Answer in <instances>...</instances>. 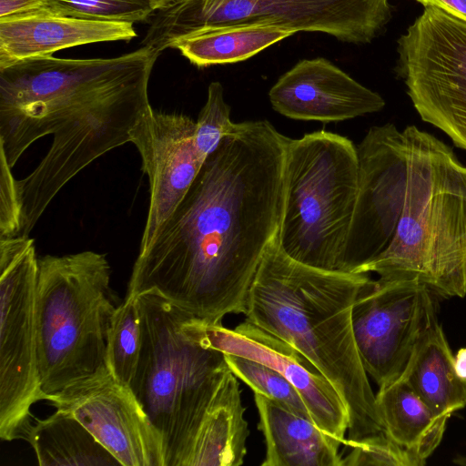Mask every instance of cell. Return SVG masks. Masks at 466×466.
Wrapping results in <instances>:
<instances>
[{"mask_svg": "<svg viewBox=\"0 0 466 466\" xmlns=\"http://www.w3.org/2000/svg\"><path fill=\"white\" fill-rule=\"evenodd\" d=\"M289 139L268 120L235 123L138 252L126 297L157 294L207 324L245 314L254 277L279 233Z\"/></svg>", "mask_w": 466, "mask_h": 466, "instance_id": "cell-1", "label": "cell"}, {"mask_svg": "<svg viewBox=\"0 0 466 466\" xmlns=\"http://www.w3.org/2000/svg\"><path fill=\"white\" fill-rule=\"evenodd\" d=\"M160 53L141 46L107 58L38 56L0 68V155L13 168L39 138L52 144L15 179L19 235L29 237L48 205L80 171L131 141L151 106L148 83Z\"/></svg>", "mask_w": 466, "mask_h": 466, "instance_id": "cell-2", "label": "cell"}, {"mask_svg": "<svg viewBox=\"0 0 466 466\" xmlns=\"http://www.w3.org/2000/svg\"><path fill=\"white\" fill-rule=\"evenodd\" d=\"M370 279V273L299 263L283 251L277 235L254 277L244 314L299 350L335 387L348 410L349 440L385 433L352 325L353 305Z\"/></svg>", "mask_w": 466, "mask_h": 466, "instance_id": "cell-3", "label": "cell"}, {"mask_svg": "<svg viewBox=\"0 0 466 466\" xmlns=\"http://www.w3.org/2000/svg\"><path fill=\"white\" fill-rule=\"evenodd\" d=\"M137 299L142 345L129 388L159 434L164 466H186L208 414L237 378L198 319L155 293Z\"/></svg>", "mask_w": 466, "mask_h": 466, "instance_id": "cell-4", "label": "cell"}, {"mask_svg": "<svg viewBox=\"0 0 466 466\" xmlns=\"http://www.w3.org/2000/svg\"><path fill=\"white\" fill-rule=\"evenodd\" d=\"M408 184L389 248L357 273L416 280L436 297L466 295V165L432 134L403 130Z\"/></svg>", "mask_w": 466, "mask_h": 466, "instance_id": "cell-5", "label": "cell"}, {"mask_svg": "<svg viewBox=\"0 0 466 466\" xmlns=\"http://www.w3.org/2000/svg\"><path fill=\"white\" fill-rule=\"evenodd\" d=\"M110 280L111 267L102 253L85 250L38 258L37 358L46 400L109 370L107 334L117 307Z\"/></svg>", "mask_w": 466, "mask_h": 466, "instance_id": "cell-6", "label": "cell"}, {"mask_svg": "<svg viewBox=\"0 0 466 466\" xmlns=\"http://www.w3.org/2000/svg\"><path fill=\"white\" fill-rule=\"evenodd\" d=\"M359 185L357 147L320 130L289 138L279 242L294 260L339 270Z\"/></svg>", "mask_w": 466, "mask_h": 466, "instance_id": "cell-7", "label": "cell"}, {"mask_svg": "<svg viewBox=\"0 0 466 466\" xmlns=\"http://www.w3.org/2000/svg\"><path fill=\"white\" fill-rule=\"evenodd\" d=\"M391 17L390 0H178L155 13L141 45L161 53L191 33L240 24L321 32L360 45L377 37Z\"/></svg>", "mask_w": 466, "mask_h": 466, "instance_id": "cell-8", "label": "cell"}, {"mask_svg": "<svg viewBox=\"0 0 466 466\" xmlns=\"http://www.w3.org/2000/svg\"><path fill=\"white\" fill-rule=\"evenodd\" d=\"M38 258L29 237L0 238V439H25L32 406L46 400L38 369Z\"/></svg>", "mask_w": 466, "mask_h": 466, "instance_id": "cell-9", "label": "cell"}, {"mask_svg": "<svg viewBox=\"0 0 466 466\" xmlns=\"http://www.w3.org/2000/svg\"><path fill=\"white\" fill-rule=\"evenodd\" d=\"M437 297L422 283L370 279L352 309L357 348L379 388L400 378L429 327L438 319Z\"/></svg>", "mask_w": 466, "mask_h": 466, "instance_id": "cell-10", "label": "cell"}, {"mask_svg": "<svg viewBox=\"0 0 466 466\" xmlns=\"http://www.w3.org/2000/svg\"><path fill=\"white\" fill-rule=\"evenodd\" d=\"M359 185L340 271L358 272L390 245L405 202L407 148L392 123L369 129L357 147Z\"/></svg>", "mask_w": 466, "mask_h": 466, "instance_id": "cell-11", "label": "cell"}, {"mask_svg": "<svg viewBox=\"0 0 466 466\" xmlns=\"http://www.w3.org/2000/svg\"><path fill=\"white\" fill-rule=\"evenodd\" d=\"M46 401L76 417L122 466H164L159 434L131 389L109 370L67 386Z\"/></svg>", "mask_w": 466, "mask_h": 466, "instance_id": "cell-12", "label": "cell"}, {"mask_svg": "<svg viewBox=\"0 0 466 466\" xmlns=\"http://www.w3.org/2000/svg\"><path fill=\"white\" fill-rule=\"evenodd\" d=\"M196 121L181 113L150 106L135 126L130 143L149 182V205L139 251L154 239L187 194L205 161L198 150Z\"/></svg>", "mask_w": 466, "mask_h": 466, "instance_id": "cell-13", "label": "cell"}, {"mask_svg": "<svg viewBox=\"0 0 466 466\" xmlns=\"http://www.w3.org/2000/svg\"><path fill=\"white\" fill-rule=\"evenodd\" d=\"M198 320L205 344L279 372L299 391L313 421L329 435L344 442L349 427L345 403L335 387L299 350L247 319L234 329L222 323Z\"/></svg>", "mask_w": 466, "mask_h": 466, "instance_id": "cell-14", "label": "cell"}, {"mask_svg": "<svg viewBox=\"0 0 466 466\" xmlns=\"http://www.w3.org/2000/svg\"><path fill=\"white\" fill-rule=\"evenodd\" d=\"M279 114L296 120L340 122L380 111L382 96L323 57L302 59L271 86Z\"/></svg>", "mask_w": 466, "mask_h": 466, "instance_id": "cell-15", "label": "cell"}, {"mask_svg": "<svg viewBox=\"0 0 466 466\" xmlns=\"http://www.w3.org/2000/svg\"><path fill=\"white\" fill-rule=\"evenodd\" d=\"M131 23L98 21L41 9L0 18V68L13 63L88 44L130 41Z\"/></svg>", "mask_w": 466, "mask_h": 466, "instance_id": "cell-16", "label": "cell"}, {"mask_svg": "<svg viewBox=\"0 0 466 466\" xmlns=\"http://www.w3.org/2000/svg\"><path fill=\"white\" fill-rule=\"evenodd\" d=\"M396 73L406 77L466 81V21L435 7H424L398 41Z\"/></svg>", "mask_w": 466, "mask_h": 466, "instance_id": "cell-17", "label": "cell"}, {"mask_svg": "<svg viewBox=\"0 0 466 466\" xmlns=\"http://www.w3.org/2000/svg\"><path fill=\"white\" fill-rule=\"evenodd\" d=\"M266 454L262 466H341V441L274 400L254 392Z\"/></svg>", "mask_w": 466, "mask_h": 466, "instance_id": "cell-18", "label": "cell"}, {"mask_svg": "<svg viewBox=\"0 0 466 466\" xmlns=\"http://www.w3.org/2000/svg\"><path fill=\"white\" fill-rule=\"evenodd\" d=\"M401 377L438 416L449 420L466 406V381L455 371L454 355L438 319L423 334Z\"/></svg>", "mask_w": 466, "mask_h": 466, "instance_id": "cell-19", "label": "cell"}, {"mask_svg": "<svg viewBox=\"0 0 466 466\" xmlns=\"http://www.w3.org/2000/svg\"><path fill=\"white\" fill-rule=\"evenodd\" d=\"M376 404L385 434L425 464L440 445L448 419L438 416L403 377L380 387Z\"/></svg>", "mask_w": 466, "mask_h": 466, "instance_id": "cell-20", "label": "cell"}, {"mask_svg": "<svg viewBox=\"0 0 466 466\" xmlns=\"http://www.w3.org/2000/svg\"><path fill=\"white\" fill-rule=\"evenodd\" d=\"M25 440L40 466L121 465L76 417L62 410L37 420Z\"/></svg>", "mask_w": 466, "mask_h": 466, "instance_id": "cell-21", "label": "cell"}, {"mask_svg": "<svg viewBox=\"0 0 466 466\" xmlns=\"http://www.w3.org/2000/svg\"><path fill=\"white\" fill-rule=\"evenodd\" d=\"M294 34L267 24L231 25L191 33L176 40L171 48L198 67H207L247 60Z\"/></svg>", "mask_w": 466, "mask_h": 466, "instance_id": "cell-22", "label": "cell"}, {"mask_svg": "<svg viewBox=\"0 0 466 466\" xmlns=\"http://www.w3.org/2000/svg\"><path fill=\"white\" fill-rule=\"evenodd\" d=\"M238 378L208 414L194 441L186 466H239L249 434Z\"/></svg>", "mask_w": 466, "mask_h": 466, "instance_id": "cell-23", "label": "cell"}, {"mask_svg": "<svg viewBox=\"0 0 466 466\" xmlns=\"http://www.w3.org/2000/svg\"><path fill=\"white\" fill-rule=\"evenodd\" d=\"M402 80L420 118L466 150V81L427 76Z\"/></svg>", "mask_w": 466, "mask_h": 466, "instance_id": "cell-24", "label": "cell"}, {"mask_svg": "<svg viewBox=\"0 0 466 466\" xmlns=\"http://www.w3.org/2000/svg\"><path fill=\"white\" fill-rule=\"evenodd\" d=\"M141 345V321L137 299L126 297L111 319L106 361L115 378L127 386L135 376Z\"/></svg>", "mask_w": 466, "mask_h": 466, "instance_id": "cell-25", "label": "cell"}, {"mask_svg": "<svg viewBox=\"0 0 466 466\" xmlns=\"http://www.w3.org/2000/svg\"><path fill=\"white\" fill-rule=\"evenodd\" d=\"M225 359L232 373L252 389L253 392L262 394L291 411L312 420L299 391L279 372L244 357L225 354Z\"/></svg>", "mask_w": 466, "mask_h": 466, "instance_id": "cell-26", "label": "cell"}, {"mask_svg": "<svg viewBox=\"0 0 466 466\" xmlns=\"http://www.w3.org/2000/svg\"><path fill=\"white\" fill-rule=\"evenodd\" d=\"M46 9L76 18L131 24L147 21L156 13L147 0H47Z\"/></svg>", "mask_w": 466, "mask_h": 466, "instance_id": "cell-27", "label": "cell"}, {"mask_svg": "<svg viewBox=\"0 0 466 466\" xmlns=\"http://www.w3.org/2000/svg\"><path fill=\"white\" fill-rule=\"evenodd\" d=\"M348 453L341 452V466H422L419 459L394 442L385 433L360 440L345 439Z\"/></svg>", "mask_w": 466, "mask_h": 466, "instance_id": "cell-28", "label": "cell"}, {"mask_svg": "<svg viewBox=\"0 0 466 466\" xmlns=\"http://www.w3.org/2000/svg\"><path fill=\"white\" fill-rule=\"evenodd\" d=\"M234 126L222 85L218 81L211 82L208 87L206 103L196 121L195 140L199 153L207 158L232 131Z\"/></svg>", "mask_w": 466, "mask_h": 466, "instance_id": "cell-29", "label": "cell"}, {"mask_svg": "<svg viewBox=\"0 0 466 466\" xmlns=\"http://www.w3.org/2000/svg\"><path fill=\"white\" fill-rule=\"evenodd\" d=\"M11 169L0 155V238L19 235V206Z\"/></svg>", "mask_w": 466, "mask_h": 466, "instance_id": "cell-30", "label": "cell"}, {"mask_svg": "<svg viewBox=\"0 0 466 466\" xmlns=\"http://www.w3.org/2000/svg\"><path fill=\"white\" fill-rule=\"evenodd\" d=\"M47 0H0V18L46 8Z\"/></svg>", "mask_w": 466, "mask_h": 466, "instance_id": "cell-31", "label": "cell"}, {"mask_svg": "<svg viewBox=\"0 0 466 466\" xmlns=\"http://www.w3.org/2000/svg\"><path fill=\"white\" fill-rule=\"evenodd\" d=\"M424 7L435 6L466 21V0H415Z\"/></svg>", "mask_w": 466, "mask_h": 466, "instance_id": "cell-32", "label": "cell"}, {"mask_svg": "<svg viewBox=\"0 0 466 466\" xmlns=\"http://www.w3.org/2000/svg\"><path fill=\"white\" fill-rule=\"evenodd\" d=\"M454 369L459 378L466 381V348H461L454 355Z\"/></svg>", "mask_w": 466, "mask_h": 466, "instance_id": "cell-33", "label": "cell"}, {"mask_svg": "<svg viewBox=\"0 0 466 466\" xmlns=\"http://www.w3.org/2000/svg\"><path fill=\"white\" fill-rule=\"evenodd\" d=\"M147 1L152 5L154 10L157 12L158 10L167 7L168 5L177 2L178 0H147Z\"/></svg>", "mask_w": 466, "mask_h": 466, "instance_id": "cell-34", "label": "cell"}, {"mask_svg": "<svg viewBox=\"0 0 466 466\" xmlns=\"http://www.w3.org/2000/svg\"><path fill=\"white\" fill-rule=\"evenodd\" d=\"M453 463L466 466V456L459 455L453 459Z\"/></svg>", "mask_w": 466, "mask_h": 466, "instance_id": "cell-35", "label": "cell"}]
</instances>
